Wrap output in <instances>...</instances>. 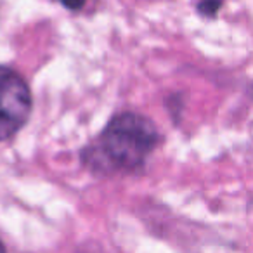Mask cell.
Listing matches in <instances>:
<instances>
[{"label": "cell", "instance_id": "obj_1", "mask_svg": "<svg viewBox=\"0 0 253 253\" xmlns=\"http://www.w3.org/2000/svg\"><path fill=\"white\" fill-rule=\"evenodd\" d=\"M158 142V128L148 116L125 111L109 120L101 135L82 149L80 158L94 173H132L144 167Z\"/></svg>", "mask_w": 253, "mask_h": 253}, {"label": "cell", "instance_id": "obj_2", "mask_svg": "<svg viewBox=\"0 0 253 253\" xmlns=\"http://www.w3.org/2000/svg\"><path fill=\"white\" fill-rule=\"evenodd\" d=\"M32 113V92L25 78L9 66L0 64V142L28 122Z\"/></svg>", "mask_w": 253, "mask_h": 253}, {"label": "cell", "instance_id": "obj_3", "mask_svg": "<svg viewBox=\"0 0 253 253\" xmlns=\"http://www.w3.org/2000/svg\"><path fill=\"white\" fill-rule=\"evenodd\" d=\"M222 5H224V0H198L196 12L205 19H213L217 18Z\"/></svg>", "mask_w": 253, "mask_h": 253}, {"label": "cell", "instance_id": "obj_4", "mask_svg": "<svg viewBox=\"0 0 253 253\" xmlns=\"http://www.w3.org/2000/svg\"><path fill=\"white\" fill-rule=\"evenodd\" d=\"M61 5H63L64 9H68V11H82V9L85 7V4H87V0H57Z\"/></svg>", "mask_w": 253, "mask_h": 253}, {"label": "cell", "instance_id": "obj_5", "mask_svg": "<svg viewBox=\"0 0 253 253\" xmlns=\"http://www.w3.org/2000/svg\"><path fill=\"white\" fill-rule=\"evenodd\" d=\"M0 253H7V250H5V246L2 241H0Z\"/></svg>", "mask_w": 253, "mask_h": 253}]
</instances>
